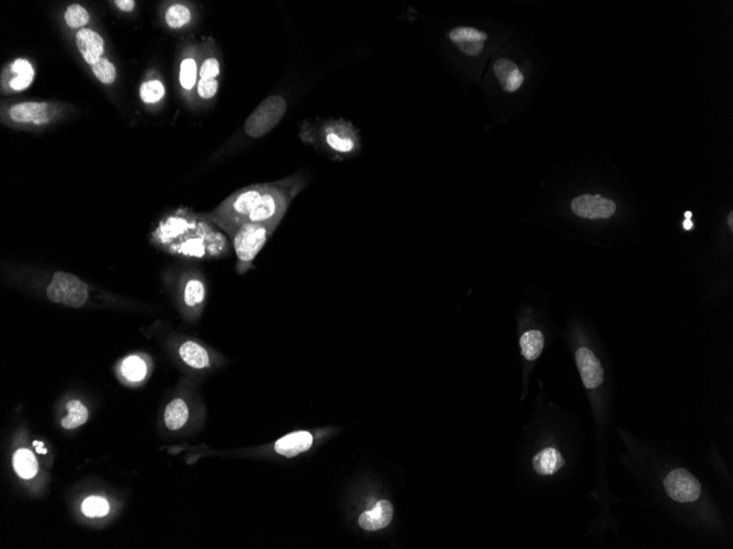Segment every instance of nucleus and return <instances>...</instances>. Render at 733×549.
<instances>
[{
  "label": "nucleus",
  "instance_id": "nucleus-9",
  "mask_svg": "<svg viewBox=\"0 0 733 549\" xmlns=\"http://www.w3.org/2000/svg\"><path fill=\"white\" fill-rule=\"evenodd\" d=\"M9 118L22 124H44L51 119V105L47 103H20L9 109Z\"/></svg>",
  "mask_w": 733,
  "mask_h": 549
},
{
  "label": "nucleus",
  "instance_id": "nucleus-14",
  "mask_svg": "<svg viewBox=\"0 0 733 549\" xmlns=\"http://www.w3.org/2000/svg\"><path fill=\"white\" fill-rule=\"evenodd\" d=\"M313 444V437L307 431H298L285 435L275 443V451L286 458L294 456L307 452Z\"/></svg>",
  "mask_w": 733,
  "mask_h": 549
},
{
  "label": "nucleus",
  "instance_id": "nucleus-27",
  "mask_svg": "<svg viewBox=\"0 0 733 549\" xmlns=\"http://www.w3.org/2000/svg\"><path fill=\"white\" fill-rule=\"evenodd\" d=\"M92 71L103 85H112L117 78L115 65L105 58H100L97 63L92 65Z\"/></svg>",
  "mask_w": 733,
  "mask_h": 549
},
{
  "label": "nucleus",
  "instance_id": "nucleus-8",
  "mask_svg": "<svg viewBox=\"0 0 733 549\" xmlns=\"http://www.w3.org/2000/svg\"><path fill=\"white\" fill-rule=\"evenodd\" d=\"M576 364L581 374L582 381L587 390H595L604 382V369L598 358L587 348H580L576 351Z\"/></svg>",
  "mask_w": 733,
  "mask_h": 549
},
{
  "label": "nucleus",
  "instance_id": "nucleus-35",
  "mask_svg": "<svg viewBox=\"0 0 733 549\" xmlns=\"http://www.w3.org/2000/svg\"><path fill=\"white\" fill-rule=\"evenodd\" d=\"M37 445H39V447H37V453H40V454H41V453H43V454H45V453H47V451L43 450V448H41V447H40V446H43V442H39V444H37Z\"/></svg>",
  "mask_w": 733,
  "mask_h": 549
},
{
  "label": "nucleus",
  "instance_id": "nucleus-32",
  "mask_svg": "<svg viewBox=\"0 0 733 549\" xmlns=\"http://www.w3.org/2000/svg\"><path fill=\"white\" fill-rule=\"evenodd\" d=\"M220 73V63L214 58H210L202 63L200 79H215Z\"/></svg>",
  "mask_w": 733,
  "mask_h": 549
},
{
  "label": "nucleus",
  "instance_id": "nucleus-7",
  "mask_svg": "<svg viewBox=\"0 0 733 549\" xmlns=\"http://www.w3.org/2000/svg\"><path fill=\"white\" fill-rule=\"evenodd\" d=\"M571 207L574 214L587 220L608 218L616 212V204L612 200L589 194L575 198Z\"/></svg>",
  "mask_w": 733,
  "mask_h": 549
},
{
  "label": "nucleus",
  "instance_id": "nucleus-2",
  "mask_svg": "<svg viewBox=\"0 0 733 549\" xmlns=\"http://www.w3.org/2000/svg\"><path fill=\"white\" fill-rule=\"evenodd\" d=\"M275 229L276 227L273 226L245 223L230 234L237 256V273L244 274L252 269L253 262L256 259L257 254L262 252L264 243H267L268 238Z\"/></svg>",
  "mask_w": 733,
  "mask_h": 549
},
{
  "label": "nucleus",
  "instance_id": "nucleus-30",
  "mask_svg": "<svg viewBox=\"0 0 733 549\" xmlns=\"http://www.w3.org/2000/svg\"><path fill=\"white\" fill-rule=\"evenodd\" d=\"M326 143H328L330 148L334 149L336 152H349L354 148V141L349 139L339 137L334 133L328 134Z\"/></svg>",
  "mask_w": 733,
  "mask_h": 549
},
{
  "label": "nucleus",
  "instance_id": "nucleus-4",
  "mask_svg": "<svg viewBox=\"0 0 733 549\" xmlns=\"http://www.w3.org/2000/svg\"><path fill=\"white\" fill-rule=\"evenodd\" d=\"M47 297L52 303L62 304L71 308H81L90 297L88 286L73 273L58 271L47 286Z\"/></svg>",
  "mask_w": 733,
  "mask_h": 549
},
{
  "label": "nucleus",
  "instance_id": "nucleus-6",
  "mask_svg": "<svg viewBox=\"0 0 733 549\" xmlns=\"http://www.w3.org/2000/svg\"><path fill=\"white\" fill-rule=\"evenodd\" d=\"M665 490L677 503H695L700 497L702 487L686 469L671 471L664 479Z\"/></svg>",
  "mask_w": 733,
  "mask_h": 549
},
{
  "label": "nucleus",
  "instance_id": "nucleus-11",
  "mask_svg": "<svg viewBox=\"0 0 733 549\" xmlns=\"http://www.w3.org/2000/svg\"><path fill=\"white\" fill-rule=\"evenodd\" d=\"M450 40L461 52L466 55L477 56L483 51L487 35L480 30L461 26L450 32Z\"/></svg>",
  "mask_w": 733,
  "mask_h": 549
},
{
  "label": "nucleus",
  "instance_id": "nucleus-1",
  "mask_svg": "<svg viewBox=\"0 0 733 549\" xmlns=\"http://www.w3.org/2000/svg\"><path fill=\"white\" fill-rule=\"evenodd\" d=\"M267 186L268 184H258L242 189L223 202L211 218L230 235L245 224Z\"/></svg>",
  "mask_w": 733,
  "mask_h": 549
},
{
  "label": "nucleus",
  "instance_id": "nucleus-15",
  "mask_svg": "<svg viewBox=\"0 0 733 549\" xmlns=\"http://www.w3.org/2000/svg\"><path fill=\"white\" fill-rule=\"evenodd\" d=\"M494 73L502 88L507 92H516L524 82V75L519 71V66L507 58H500L495 62Z\"/></svg>",
  "mask_w": 733,
  "mask_h": 549
},
{
  "label": "nucleus",
  "instance_id": "nucleus-26",
  "mask_svg": "<svg viewBox=\"0 0 733 549\" xmlns=\"http://www.w3.org/2000/svg\"><path fill=\"white\" fill-rule=\"evenodd\" d=\"M165 96V87L160 80L145 81L140 88V97L144 103H156Z\"/></svg>",
  "mask_w": 733,
  "mask_h": 549
},
{
  "label": "nucleus",
  "instance_id": "nucleus-21",
  "mask_svg": "<svg viewBox=\"0 0 733 549\" xmlns=\"http://www.w3.org/2000/svg\"><path fill=\"white\" fill-rule=\"evenodd\" d=\"M13 466L22 478L30 479L37 473V462L28 450H19L13 456Z\"/></svg>",
  "mask_w": 733,
  "mask_h": 549
},
{
  "label": "nucleus",
  "instance_id": "nucleus-23",
  "mask_svg": "<svg viewBox=\"0 0 733 549\" xmlns=\"http://www.w3.org/2000/svg\"><path fill=\"white\" fill-rule=\"evenodd\" d=\"M146 363L140 356H128L122 362L121 373L130 382H140L146 376Z\"/></svg>",
  "mask_w": 733,
  "mask_h": 549
},
{
  "label": "nucleus",
  "instance_id": "nucleus-28",
  "mask_svg": "<svg viewBox=\"0 0 733 549\" xmlns=\"http://www.w3.org/2000/svg\"><path fill=\"white\" fill-rule=\"evenodd\" d=\"M81 511L88 518H103L109 512V505L103 498L90 497L81 505Z\"/></svg>",
  "mask_w": 733,
  "mask_h": 549
},
{
  "label": "nucleus",
  "instance_id": "nucleus-29",
  "mask_svg": "<svg viewBox=\"0 0 733 549\" xmlns=\"http://www.w3.org/2000/svg\"><path fill=\"white\" fill-rule=\"evenodd\" d=\"M179 81L183 89L194 88L196 82V63L194 58H186L181 62Z\"/></svg>",
  "mask_w": 733,
  "mask_h": 549
},
{
  "label": "nucleus",
  "instance_id": "nucleus-20",
  "mask_svg": "<svg viewBox=\"0 0 733 549\" xmlns=\"http://www.w3.org/2000/svg\"><path fill=\"white\" fill-rule=\"evenodd\" d=\"M544 345H545V339H544V335L539 330H530V331L525 332L524 335L521 336V354L529 361H534L536 358H539L542 349H544Z\"/></svg>",
  "mask_w": 733,
  "mask_h": 549
},
{
  "label": "nucleus",
  "instance_id": "nucleus-36",
  "mask_svg": "<svg viewBox=\"0 0 733 549\" xmlns=\"http://www.w3.org/2000/svg\"><path fill=\"white\" fill-rule=\"evenodd\" d=\"M728 224H729V226H730L731 228L733 227V214H732V213H730V215H729Z\"/></svg>",
  "mask_w": 733,
  "mask_h": 549
},
{
  "label": "nucleus",
  "instance_id": "nucleus-24",
  "mask_svg": "<svg viewBox=\"0 0 733 549\" xmlns=\"http://www.w3.org/2000/svg\"><path fill=\"white\" fill-rule=\"evenodd\" d=\"M192 20V11L186 6L176 3L166 11L165 21L171 29H181Z\"/></svg>",
  "mask_w": 733,
  "mask_h": 549
},
{
  "label": "nucleus",
  "instance_id": "nucleus-3",
  "mask_svg": "<svg viewBox=\"0 0 733 549\" xmlns=\"http://www.w3.org/2000/svg\"><path fill=\"white\" fill-rule=\"evenodd\" d=\"M292 190H296V186L268 184L266 191L262 193L245 223H256L277 227L294 195Z\"/></svg>",
  "mask_w": 733,
  "mask_h": 549
},
{
  "label": "nucleus",
  "instance_id": "nucleus-37",
  "mask_svg": "<svg viewBox=\"0 0 733 549\" xmlns=\"http://www.w3.org/2000/svg\"><path fill=\"white\" fill-rule=\"evenodd\" d=\"M691 215H693V214H691V212H689V211H687V212L685 213V218H689V220H691Z\"/></svg>",
  "mask_w": 733,
  "mask_h": 549
},
{
  "label": "nucleus",
  "instance_id": "nucleus-10",
  "mask_svg": "<svg viewBox=\"0 0 733 549\" xmlns=\"http://www.w3.org/2000/svg\"><path fill=\"white\" fill-rule=\"evenodd\" d=\"M180 293L183 302L188 308H199L207 297L205 281L200 273L187 272L180 277Z\"/></svg>",
  "mask_w": 733,
  "mask_h": 549
},
{
  "label": "nucleus",
  "instance_id": "nucleus-25",
  "mask_svg": "<svg viewBox=\"0 0 733 549\" xmlns=\"http://www.w3.org/2000/svg\"><path fill=\"white\" fill-rule=\"evenodd\" d=\"M64 20L71 29H84V26L90 22V13L83 6L74 3L66 9L64 13Z\"/></svg>",
  "mask_w": 733,
  "mask_h": 549
},
{
  "label": "nucleus",
  "instance_id": "nucleus-18",
  "mask_svg": "<svg viewBox=\"0 0 733 549\" xmlns=\"http://www.w3.org/2000/svg\"><path fill=\"white\" fill-rule=\"evenodd\" d=\"M189 409L181 398H176L168 403L164 413L166 426L171 431H178L188 421Z\"/></svg>",
  "mask_w": 733,
  "mask_h": 549
},
{
  "label": "nucleus",
  "instance_id": "nucleus-12",
  "mask_svg": "<svg viewBox=\"0 0 733 549\" xmlns=\"http://www.w3.org/2000/svg\"><path fill=\"white\" fill-rule=\"evenodd\" d=\"M76 45L79 53L87 64L90 66L97 63L105 53V41L92 29L79 30L76 33Z\"/></svg>",
  "mask_w": 733,
  "mask_h": 549
},
{
  "label": "nucleus",
  "instance_id": "nucleus-31",
  "mask_svg": "<svg viewBox=\"0 0 733 549\" xmlns=\"http://www.w3.org/2000/svg\"><path fill=\"white\" fill-rule=\"evenodd\" d=\"M219 89V82L215 79H200L198 81V94L202 99L209 100L214 97Z\"/></svg>",
  "mask_w": 733,
  "mask_h": 549
},
{
  "label": "nucleus",
  "instance_id": "nucleus-5",
  "mask_svg": "<svg viewBox=\"0 0 733 549\" xmlns=\"http://www.w3.org/2000/svg\"><path fill=\"white\" fill-rule=\"evenodd\" d=\"M286 111L287 103L283 97L267 98L249 115L245 123V132L253 139L264 137L280 122Z\"/></svg>",
  "mask_w": 733,
  "mask_h": 549
},
{
  "label": "nucleus",
  "instance_id": "nucleus-13",
  "mask_svg": "<svg viewBox=\"0 0 733 549\" xmlns=\"http://www.w3.org/2000/svg\"><path fill=\"white\" fill-rule=\"evenodd\" d=\"M393 518V507L388 500H381L372 510L359 516V525L366 531H378L387 528Z\"/></svg>",
  "mask_w": 733,
  "mask_h": 549
},
{
  "label": "nucleus",
  "instance_id": "nucleus-22",
  "mask_svg": "<svg viewBox=\"0 0 733 549\" xmlns=\"http://www.w3.org/2000/svg\"><path fill=\"white\" fill-rule=\"evenodd\" d=\"M69 415L62 420V426L66 430L76 429L88 420V410L81 401H71L66 405Z\"/></svg>",
  "mask_w": 733,
  "mask_h": 549
},
{
  "label": "nucleus",
  "instance_id": "nucleus-16",
  "mask_svg": "<svg viewBox=\"0 0 733 549\" xmlns=\"http://www.w3.org/2000/svg\"><path fill=\"white\" fill-rule=\"evenodd\" d=\"M181 361L194 369H205L211 365L209 351L196 341L187 340L179 345Z\"/></svg>",
  "mask_w": 733,
  "mask_h": 549
},
{
  "label": "nucleus",
  "instance_id": "nucleus-34",
  "mask_svg": "<svg viewBox=\"0 0 733 549\" xmlns=\"http://www.w3.org/2000/svg\"><path fill=\"white\" fill-rule=\"evenodd\" d=\"M683 226L684 228H685V229L686 230L691 229V228H693V223H691V220L686 218V220H685V222H684Z\"/></svg>",
  "mask_w": 733,
  "mask_h": 549
},
{
  "label": "nucleus",
  "instance_id": "nucleus-19",
  "mask_svg": "<svg viewBox=\"0 0 733 549\" xmlns=\"http://www.w3.org/2000/svg\"><path fill=\"white\" fill-rule=\"evenodd\" d=\"M11 69L13 73H17V76L13 77L9 82L11 89L15 92H22L26 89L35 79V69L31 64L24 58H18L15 60V63L11 65Z\"/></svg>",
  "mask_w": 733,
  "mask_h": 549
},
{
  "label": "nucleus",
  "instance_id": "nucleus-33",
  "mask_svg": "<svg viewBox=\"0 0 733 549\" xmlns=\"http://www.w3.org/2000/svg\"><path fill=\"white\" fill-rule=\"evenodd\" d=\"M117 7L120 9L121 11L124 12H131L135 7V1L134 0H115L113 1Z\"/></svg>",
  "mask_w": 733,
  "mask_h": 549
},
{
  "label": "nucleus",
  "instance_id": "nucleus-17",
  "mask_svg": "<svg viewBox=\"0 0 733 549\" xmlns=\"http://www.w3.org/2000/svg\"><path fill=\"white\" fill-rule=\"evenodd\" d=\"M564 464L566 462L563 460L561 453L555 448H546L538 453L532 460L534 471H537L539 475H545V476L553 475L560 471Z\"/></svg>",
  "mask_w": 733,
  "mask_h": 549
}]
</instances>
